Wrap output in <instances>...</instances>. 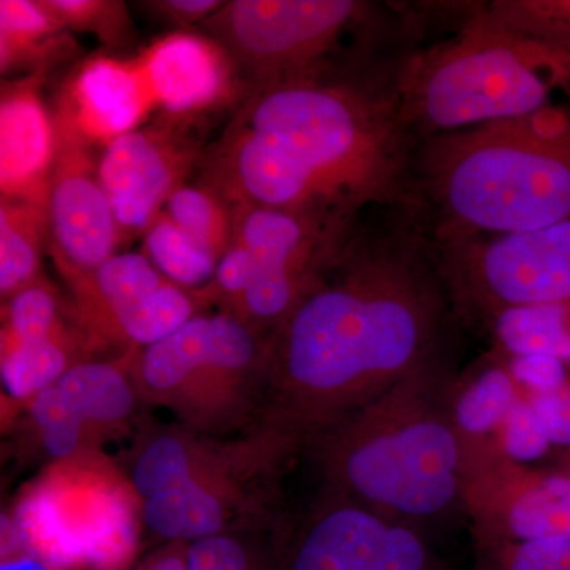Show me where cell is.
I'll list each match as a JSON object with an SVG mask.
<instances>
[{"label":"cell","instance_id":"obj_1","mask_svg":"<svg viewBox=\"0 0 570 570\" xmlns=\"http://www.w3.org/2000/svg\"><path fill=\"white\" fill-rule=\"evenodd\" d=\"M453 318L430 236L411 213L360 227L269 344L258 423L299 452L382 393L445 358Z\"/></svg>","mask_w":570,"mask_h":570},{"label":"cell","instance_id":"obj_2","mask_svg":"<svg viewBox=\"0 0 570 570\" xmlns=\"http://www.w3.org/2000/svg\"><path fill=\"white\" fill-rule=\"evenodd\" d=\"M417 217L433 242L527 234L570 220V110L434 135L415 159Z\"/></svg>","mask_w":570,"mask_h":570},{"label":"cell","instance_id":"obj_3","mask_svg":"<svg viewBox=\"0 0 570 570\" xmlns=\"http://www.w3.org/2000/svg\"><path fill=\"white\" fill-rule=\"evenodd\" d=\"M453 387L439 360L314 439L322 490L417 528L463 513Z\"/></svg>","mask_w":570,"mask_h":570},{"label":"cell","instance_id":"obj_4","mask_svg":"<svg viewBox=\"0 0 570 570\" xmlns=\"http://www.w3.org/2000/svg\"><path fill=\"white\" fill-rule=\"evenodd\" d=\"M236 121L283 142L358 208L417 216L420 140L389 80L330 71L316 80L250 91Z\"/></svg>","mask_w":570,"mask_h":570},{"label":"cell","instance_id":"obj_5","mask_svg":"<svg viewBox=\"0 0 570 570\" xmlns=\"http://www.w3.org/2000/svg\"><path fill=\"white\" fill-rule=\"evenodd\" d=\"M401 112L420 142L521 118L570 99V41L502 24L478 3L455 39L414 52L393 69Z\"/></svg>","mask_w":570,"mask_h":570},{"label":"cell","instance_id":"obj_6","mask_svg":"<svg viewBox=\"0 0 570 570\" xmlns=\"http://www.w3.org/2000/svg\"><path fill=\"white\" fill-rule=\"evenodd\" d=\"M272 336L224 311H205L159 343L126 354L140 403L178 425L227 438L261 420Z\"/></svg>","mask_w":570,"mask_h":570},{"label":"cell","instance_id":"obj_7","mask_svg":"<svg viewBox=\"0 0 570 570\" xmlns=\"http://www.w3.org/2000/svg\"><path fill=\"white\" fill-rule=\"evenodd\" d=\"M141 527L129 475L99 450L52 461L21 491L11 528L51 568L121 570L137 553Z\"/></svg>","mask_w":570,"mask_h":570},{"label":"cell","instance_id":"obj_8","mask_svg":"<svg viewBox=\"0 0 570 570\" xmlns=\"http://www.w3.org/2000/svg\"><path fill=\"white\" fill-rule=\"evenodd\" d=\"M360 214L351 206L234 205L232 239L249 250L255 275L228 314L262 335H275L343 257L362 227Z\"/></svg>","mask_w":570,"mask_h":570},{"label":"cell","instance_id":"obj_9","mask_svg":"<svg viewBox=\"0 0 570 570\" xmlns=\"http://www.w3.org/2000/svg\"><path fill=\"white\" fill-rule=\"evenodd\" d=\"M298 450L257 423L227 439L186 485L141 502L142 524L165 542L190 543L276 519L279 478Z\"/></svg>","mask_w":570,"mask_h":570},{"label":"cell","instance_id":"obj_10","mask_svg":"<svg viewBox=\"0 0 570 570\" xmlns=\"http://www.w3.org/2000/svg\"><path fill=\"white\" fill-rule=\"evenodd\" d=\"M371 11V3L355 0H234L202 28L232 56L250 92L335 70L344 33Z\"/></svg>","mask_w":570,"mask_h":570},{"label":"cell","instance_id":"obj_11","mask_svg":"<svg viewBox=\"0 0 570 570\" xmlns=\"http://www.w3.org/2000/svg\"><path fill=\"white\" fill-rule=\"evenodd\" d=\"M430 242L463 324L483 326L510 307L570 306V220L527 234Z\"/></svg>","mask_w":570,"mask_h":570},{"label":"cell","instance_id":"obj_12","mask_svg":"<svg viewBox=\"0 0 570 570\" xmlns=\"http://www.w3.org/2000/svg\"><path fill=\"white\" fill-rule=\"evenodd\" d=\"M71 321L92 358H112L151 346L209 311L194 292L168 281L142 253L108 258L66 283Z\"/></svg>","mask_w":570,"mask_h":570},{"label":"cell","instance_id":"obj_13","mask_svg":"<svg viewBox=\"0 0 570 570\" xmlns=\"http://www.w3.org/2000/svg\"><path fill=\"white\" fill-rule=\"evenodd\" d=\"M461 501L478 546L570 540V475L510 460L494 436L463 438Z\"/></svg>","mask_w":570,"mask_h":570},{"label":"cell","instance_id":"obj_14","mask_svg":"<svg viewBox=\"0 0 570 570\" xmlns=\"http://www.w3.org/2000/svg\"><path fill=\"white\" fill-rule=\"evenodd\" d=\"M205 122L159 115L104 149L100 178L121 238L145 235L205 159Z\"/></svg>","mask_w":570,"mask_h":570},{"label":"cell","instance_id":"obj_15","mask_svg":"<svg viewBox=\"0 0 570 570\" xmlns=\"http://www.w3.org/2000/svg\"><path fill=\"white\" fill-rule=\"evenodd\" d=\"M56 149L48 223L50 253L63 283L99 268L116 253L121 232L102 178L86 140L69 115L55 104Z\"/></svg>","mask_w":570,"mask_h":570},{"label":"cell","instance_id":"obj_16","mask_svg":"<svg viewBox=\"0 0 570 570\" xmlns=\"http://www.w3.org/2000/svg\"><path fill=\"white\" fill-rule=\"evenodd\" d=\"M291 570H441L417 527L322 491L291 553Z\"/></svg>","mask_w":570,"mask_h":570},{"label":"cell","instance_id":"obj_17","mask_svg":"<svg viewBox=\"0 0 570 570\" xmlns=\"http://www.w3.org/2000/svg\"><path fill=\"white\" fill-rule=\"evenodd\" d=\"M202 164L204 181L232 205L288 209L351 206L363 212L283 142L255 132L235 118L223 138L206 151Z\"/></svg>","mask_w":570,"mask_h":570},{"label":"cell","instance_id":"obj_18","mask_svg":"<svg viewBox=\"0 0 570 570\" xmlns=\"http://www.w3.org/2000/svg\"><path fill=\"white\" fill-rule=\"evenodd\" d=\"M156 111L205 122L234 102L247 85L232 56L212 37L175 31L135 56ZM249 88V86H247Z\"/></svg>","mask_w":570,"mask_h":570},{"label":"cell","instance_id":"obj_19","mask_svg":"<svg viewBox=\"0 0 570 570\" xmlns=\"http://www.w3.org/2000/svg\"><path fill=\"white\" fill-rule=\"evenodd\" d=\"M47 75L2 82L0 195L48 209L58 134L41 97Z\"/></svg>","mask_w":570,"mask_h":570},{"label":"cell","instance_id":"obj_20","mask_svg":"<svg viewBox=\"0 0 570 570\" xmlns=\"http://www.w3.org/2000/svg\"><path fill=\"white\" fill-rule=\"evenodd\" d=\"M56 105L70 116L86 140L104 148L145 126L156 111L135 58L111 55L82 61L63 82Z\"/></svg>","mask_w":570,"mask_h":570},{"label":"cell","instance_id":"obj_21","mask_svg":"<svg viewBox=\"0 0 570 570\" xmlns=\"http://www.w3.org/2000/svg\"><path fill=\"white\" fill-rule=\"evenodd\" d=\"M56 385L69 397L100 449L110 439L130 433L140 400L126 355L86 360L70 367Z\"/></svg>","mask_w":570,"mask_h":570},{"label":"cell","instance_id":"obj_22","mask_svg":"<svg viewBox=\"0 0 570 570\" xmlns=\"http://www.w3.org/2000/svg\"><path fill=\"white\" fill-rule=\"evenodd\" d=\"M71 32L41 0H0V73L48 75L78 52Z\"/></svg>","mask_w":570,"mask_h":570},{"label":"cell","instance_id":"obj_23","mask_svg":"<svg viewBox=\"0 0 570 570\" xmlns=\"http://www.w3.org/2000/svg\"><path fill=\"white\" fill-rule=\"evenodd\" d=\"M86 360L94 358L71 317L51 335L0 351L3 396L9 409L24 411L33 397L55 387L70 367Z\"/></svg>","mask_w":570,"mask_h":570},{"label":"cell","instance_id":"obj_24","mask_svg":"<svg viewBox=\"0 0 570 570\" xmlns=\"http://www.w3.org/2000/svg\"><path fill=\"white\" fill-rule=\"evenodd\" d=\"M50 246L48 209L0 198V296L3 299L43 276L41 258Z\"/></svg>","mask_w":570,"mask_h":570},{"label":"cell","instance_id":"obj_25","mask_svg":"<svg viewBox=\"0 0 570 570\" xmlns=\"http://www.w3.org/2000/svg\"><path fill=\"white\" fill-rule=\"evenodd\" d=\"M505 356H553L570 365V306L510 307L483 325Z\"/></svg>","mask_w":570,"mask_h":570},{"label":"cell","instance_id":"obj_26","mask_svg":"<svg viewBox=\"0 0 570 570\" xmlns=\"http://www.w3.org/2000/svg\"><path fill=\"white\" fill-rule=\"evenodd\" d=\"M520 395L508 363H487L455 382L452 414L461 438L493 436Z\"/></svg>","mask_w":570,"mask_h":570},{"label":"cell","instance_id":"obj_27","mask_svg":"<svg viewBox=\"0 0 570 570\" xmlns=\"http://www.w3.org/2000/svg\"><path fill=\"white\" fill-rule=\"evenodd\" d=\"M164 212L179 228L219 261L234 238V205L208 183L183 184Z\"/></svg>","mask_w":570,"mask_h":570},{"label":"cell","instance_id":"obj_28","mask_svg":"<svg viewBox=\"0 0 570 570\" xmlns=\"http://www.w3.org/2000/svg\"><path fill=\"white\" fill-rule=\"evenodd\" d=\"M142 238L141 253L171 283L194 294L212 283L219 261L184 234L167 213L153 220Z\"/></svg>","mask_w":570,"mask_h":570},{"label":"cell","instance_id":"obj_29","mask_svg":"<svg viewBox=\"0 0 570 570\" xmlns=\"http://www.w3.org/2000/svg\"><path fill=\"white\" fill-rule=\"evenodd\" d=\"M22 412L32 439L52 461L102 450L58 385L33 397Z\"/></svg>","mask_w":570,"mask_h":570},{"label":"cell","instance_id":"obj_30","mask_svg":"<svg viewBox=\"0 0 570 570\" xmlns=\"http://www.w3.org/2000/svg\"><path fill=\"white\" fill-rule=\"evenodd\" d=\"M69 306L47 276L2 302L0 351L51 335L69 321Z\"/></svg>","mask_w":570,"mask_h":570},{"label":"cell","instance_id":"obj_31","mask_svg":"<svg viewBox=\"0 0 570 570\" xmlns=\"http://www.w3.org/2000/svg\"><path fill=\"white\" fill-rule=\"evenodd\" d=\"M70 32L92 33L110 50L132 43L135 26L121 0H41Z\"/></svg>","mask_w":570,"mask_h":570},{"label":"cell","instance_id":"obj_32","mask_svg":"<svg viewBox=\"0 0 570 570\" xmlns=\"http://www.w3.org/2000/svg\"><path fill=\"white\" fill-rule=\"evenodd\" d=\"M494 20L540 39L570 41V0H493Z\"/></svg>","mask_w":570,"mask_h":570},{"label":"cell","instance_id":"obj_33","mask_svg":"<svg viewBox=\"0 0 570 570\" xmlns=\"http://www.w3.org/2000/svg\"><path fill=\"white\" fill-rule=\"evenodd\" d=\"M479 550L489 570H570V540L483 543Z\"/></svg>","mask_w":570,"mask_h":570},{"label":"cell","instance_id":"obj_34","mask_svg":"<svg viewBox=\"0 0 570 570\" xmlns=\"http://www.w3.org/2000/svg\"><path fill=\"white\" fill-rule=\"evenodd\" d=\"M493 436L502 452L510 460L521 464H531L542 459L553 445L523 393L502 420L501 426Z\"/></svg>","mask_w":570,"mask_h":570},{"label":"cell","instance_id":"obj_35","mask_svg":"<svg viewBox=\"0 0 570 570\" xmlns=\"http://www.w3.org/2000/svg\"><path fill=\"white\" fill-rule=\"evenodd\" d=\"M186 564L187 570H264L254 551L235 532L187 543Z\"/></svg>","mask_w":570,"mask_h":570},{"label":"cell","instance_id":"obj_36","mask_svg":"<svg viewBox=\"0 0 570 570\" xmlns=\"http://www.w3.org/2000/svg\"><path fill=\"white\" fill-rule=\"evenodd\" d=\"M523 395L534 409L551 444L570 448V377L554 387Z\"/></svg>","mask_w":570,"mask_h":570},{"label":"cell","instance_id":"obj_37","mask_svg":"<svg viewBox=\"0 0 570 570\" xmlns=\"http://www.w3.org/2000/svg\"><path fill=\"white\" fill-rule=\"evenodd\" d=\"M508 366L523 393L554 387L570 377V365L553 356H508Z\"/></svg>","mask_w":570,"mask_h":570},{"label":"cell","instance_id":"obj_38","mask_svg":"<svg viewBox=\"0 0 570 570\" xmlns=\"http://www.w3.org/2000/svg\"><path fill=\"white\" fill-rule=\"evenodd\" d=\"M146 9L160 20L170 22L176 28L189 29L197 22H204L225 6L220 0H153L142 2Z\"/></svg>","mask_w":570,"mask_h":570},{"label":"cell","instance_id":"obj_39","mask_svg":"<svg viewBox=\"0 0 570 570\" xmlns=\"http://www.w3.org/2000/svg\"><path fill=\"white\" fill-rule=\"evenodd\" d=\"M186 547L187 543L165 542L130 570H187Z\"/></svg>","mask_w":570,"mask_h":570},{"label":"cell","instance_id":"obj_40","mask_svg":"<svg viewBox=\"0 0 570 570\" xmlns=\"http://www.w3.org/2000/svg\"><path fill=\"white\" fill-rule=\"evenodd\" d=\"M566 466L561 469V471H564L566 474H569L570 475V459L568 461H566Z\"/></svg>","mask_w":570,"mask_h":570}]
</instances>
